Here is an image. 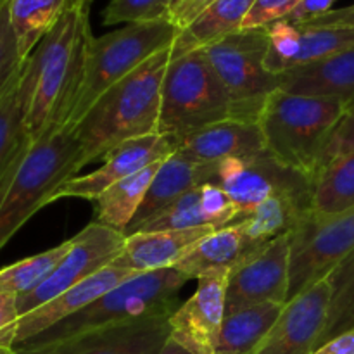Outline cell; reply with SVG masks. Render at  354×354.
Wrapping results in <instances>:
<instances>
[{
    "label": "cell",
    "mask_w": 354,
    "mask_h": 354,
    "mask_svg": "<svg viewBox=\"0 0 354 354\" xmlns=\"http://www.w3.org/2000/svg\"><path fill=\"white\" fill-rule=\"evenodd\" d=\"M90 10L68 9L21 69L24 128L30 142L54 128H66L85 69L86 50L93 37Z\"/></svg>",
    "instance_id": "obj_1"
},
{
    "label": "cell",
    "mask_w": 354,
    "mask_h": 354,
    "mask_svg": "<svg viewBox=\"0 0 354 354\" xmlns=\"http://www.w3.org/2000/svg\"><path fill=\"white\" fill-rule=\"evenodd\" d=\"M171 61V47L135 69L107 90L75 127L80 168L131 138L158 133L161 88Z\"/></svg>",
    "instance_id": "obj_2"
},
{
    "label": "cell",
    "mask_w": 354,
    "mask_h": 354,
    "mask_svg": "<svg viewBox=\"0 0 354 354\" xmlns=\"http://www.w3.org/2000/svg\"><path fill=\"white\" fill-rule=\"evenodd\" d=\"M80 144L69 128L30 142L0 185V251L54 194L80 171Z\"/></svg>",
    "instance_id": "obj_3"
},
{
    "label": "cell",
    "mask_w": 354,
    "mask_h": 354,
    "mask_svg": "<svg viewBox=\"0 0 354 354\" xmlns=\"http://www.w3.org/2000/svg\"><path fill=\"white\" fill-rule=\"evenodd\" d=\"M346 111L348 104L339 99L275 90L258 118L266 152L313 180L328 137Z\"/></svg>",
    "instance_id": "obj_4"
},
{
    "label": "cell",
    "mask_w": 354,
    "mask_h": 354,
    "mask_svg": "<svg viewBox=\"0 0 354 354\" xmlns=\"http://www.w3.org/2000/svg\"><path fill=\"white\" fill-rule=\"evenodd\" d=\"M187 282L189 279L175 268L137 273L93 301L85 310L24 344H45L111 325L169 318L178 310L180 292Z\"/></svg>",
    "instance_id": "obj_5"
},
{
    "label": "cell",
    "mask_w": 354,
    "mask_h": 354,
    "mask_svg": "<svg viewBox=\"0 0 354 354\" xmlns=\"http://www.w3.org/2000/svg\"><path fill=\"white\" fill-rule=\"evenodd\" d=\"M180 30L169 19L124 24L102 37H92L85 69L66 128L75 130L90 107L116 83L159 52L173 47Z\"/></svg>",
    "instance_id": "obj_6"
},
{
    "label": "cell",
    "mask_w": 354,
    "mask_h": 354,
    "mask_svg": "<svg viewBox=\"0 0 354 354\" xmlns=\"http://www.w3.org/2000/svg\"><path fill=\"white\" fill-rule=\"evenodd\" d=\"M234 118L230 99L201 50L173 54L161 88L158 133L176 138Z\"/></svg>",
    "instance_id": "obj_7"
},
{
    "label": "cell",
    "mask_w": 354,
    "mask_h": 354,
    "mask_svg": "<svg viewBox=\"0 0 354 354\" xmlns=\"http://www.w3.org/2000/svg\"><path fill=\"white\" fill-rule=\"evenodd\" d=\"M230 99L235 120L258 121L263 106L280 88L279 76L266 69V28L239 30L201 48Z\"/></svg>",
    "instance_id": "obj_8"
},
{
    "label": "cell",
    "mask_w": 354,
    "mask_h": 354,
    "mask_svg": "<svg viewBox=\"0 0 354 354\" xmlns=\"http://www.w3.org/2000/svg\"><path fill=\"white\" fill-rule=\"evenodd\" d=\"M289 299L327 279L354 251V207L322 216L310 211L290 230Z\"/></svg>",
    "instance_id": "obj_9"
},
{
    "label": "cell",
    "mask_w": 354,
    "mask_h": 354,
    "mask_svg": "<svg viewBox=\"0 0 354 354\" xmlns=\"http://www.w3.org/2000/svg\"><path fill=\"white\" fill-rule=\"evenodd\" d=\"M213 183L220 185L234 201L241 220L273 196L311 199L313 194V180L282 165L266 151L251 158H232L216 162Z\"/></svg>",
    "instance_id": "obj_10"
},
{
    "label": "cell",
    "mask_w": 354,
    "mask_h": 354,
    "mask_svg": "<svg viewBox=\"0 0 354 354\" xmlns=\"http://www.w3.org/2000/svg\"><path fill=\"white\" fill-rule=\"evenodd\" d=\"M69 241V251L50 275L33 290L17 297L21 317L111 265L123 251L127 235L92 221Z\"/></svg>",
    "instance_id": "obj_11"
},
{
    "label": "cell",
    "mask_w": 354,
    "mask_h": 354,
    "mask_svg": "<svg viewBox=\"0 0 354 354\" xmlns=\"http://www.w3.org/2000/svg\"><path fill=\"white\" fill-rule=\"evenodd\" d=\"M290 286V239L280 235L252 249L228 272L227 313L263 303L286 304Z\"/></svg>",
    "instance_id": "obj_12"
},
{
    "label": "cell",
    "mask_w": 354,
    "mask_h": 354,
    "mask_svg": "<svg viewBox=\"0 0 354 354\" xmlns=\"http://www.w3.org/2000/svg\"><path fill=\"white\" fill-rule=\"evenodd\" d=\"M332 287L328 279L287 301L263 341L249 354H311L327 327Z\"/></svg>",
    "instance_id": "obj_13"
},
{
    "label": "cell",
    "mask_w": 354,
    "mask_h": 354,
    "mask_svg": "<svg viewBox=\"0 0 354 354\" xmlns=\"http://www.w3.org/2000/svg\"><path fill=\"white\" fill-rule=\"evenodd\" d=\"M230 270H211L197 279V290L169 317V337L192 354H213L227 315Z\"/></svg>",
    "instance_id": "obj_14"
},
{
    "label": "cell",
    "mask_w": 354,
    "mask_h": 354,
    "mask_svg": "<svg viewBox=\"0 0 354 354\" xmlns=\"http://www.w3.org/2000/svg\"><path fill=\"white\" fill-rule=\"evenodd\" d=\"M169 318L111 325L45 344L17 346V354H158L169 337Z\"/></svg>",
    "instance_id": "obj_15"
},
{
    "label": "cell",
    "mask_w": 354,
    "mask_h": 354,
    "mask_svg": "<svg viewBox=\"0 0 354 354\" xmlns=\"http://www.w3.org/2000/svg\"><path fill=\"white\" fill-rule=\"evenodd\" d=\"M175 152L173 138L161 133L131 138L123 142L104 156V165L95 171L83 176H75L62 183L54 194V201L76 197V199L95 201L106 189L114 183L162 161ZM52 201V203H54Z\"/></svg>",
    "instance_id": "obj_16"
},
{
    "label": "cell",
    "mask_w": 354,
    "mask_h": 354,
    "mask_svg": "<svg viewBox=\"0 0 354 354\" xmlns=\"http://www.w3.org/2000/svg\"><path fill=\"white\" fill-rule=\"evenodd\" d=\"M266 31L268 52L265 66L275 76L330 57L354 45V28H299L282 19L266 26Z\"/></svg>",
    "instance_id": "obj_17"
},
{
    "label": "cell",
    "mask_w": 354,
    "mask_h": 354,
    "mask_svg": "<svg viewBox=\"0 0 354 354\" xmlns=\"http://www.w3.org/2000/svg\"><path fill=\"white\" fill-rule=\"evenodd\" d=\"M133 275H137V273H131L111 263L106 268L99 270L97 273L90 275L88 279L82 280L80 283L73 286L71 289L64 290L59 296H55L54 299L38 306L37 310L23 315L16 328L14 348L31 341L33 337L48 330V328L64 322L66 318L85 310L93 301H97L100 296H104L111 289L118 287Z\"/></svg>",
    "instance_id": "obj_18"
},
{
    "label": "cell",
    "mask_w": 354,
    "mask_h": 354,
    "mask_svg": "<svg viewBox=\"0 0 354 354\" xmlns=\"http://www.w3.org/2000/svg\"><path fill=\"white\" fill-rule=\"evenodd\" d=\"M175 152L197 165H213L232 158H251L265 152L258 121H220L176 138Z\"/></svg>",
    "instance_id": "obj_19"
},
{
    "label": "cell",
    "mask_w": 354,
    "mask_h": 354,
    "mask_svg": "<svg viewBox=\"0 0 354 354\" xmlns=\"http://www.w3.org/2000/svg\"><path fill=\"white\" fill-rule=\"evenodd\" d=\"M241 221V213L228 194L214 183H204L183 194L178 201L152 218L137 232L227 228ZM135 232V234H137Z\"/></svg>",
    "instance_id": "obj_20"
},
{
    "label": "cell",
    "mask_w": 354,
    "mask_h": 354,
    "mask_svg": "<svg viewBox=\"0 0 354 354\" xmlns=\"http://www.w3.org/2000/svg\"><path fill=\"white\" fill-rule=\"evenodd\" d=\"M211 232H214V228L199 227L189 230L137 232L127 235L123 251L114 259L113 265L131 273L175 268L176 263L185 258L194 245Z\"/></svg>",
    "instance_id": "obj_21"
},
{
    "label": "cell",
    "mask_w": 354,
    "mask_h": 354,
    "mask_svg": "<svg viewBox=\"0 0 354 354\" xmlns=\"http://www.w3.org/2000/svg\"><path fill=\"white\" fill-rule=\"evenodd\" d=\"M214 168H216V162L197 165V162L182 158L176 152L168 156L156 171L151 187L145 194L144 203L138 207L137 214L131 220L124 235H131L140 230L147 221L158 216L161 211L171 206L189 190L204 185V183H213Z\"/></svg>",
    "instance_id": "obj_22"
},
{
    "label": "cell",
    "mask_w": 354,
    "mask_h": 354,
    "mask_svg": "<svg viewBox=\"0 0 354 354\" xmlns=\"http://www.w3.org/2000/svg\"><path fill=\"white\" fill-rule=\"evenodd\" d=\"M280 88L292 93L330 97L354 102V45L311 64L299 66L279 76Z\"/></svg>",
    "instance_id": "obj_23"
},
{
    "label": "cell",
    "mask_w": 354,
    "mask_h": 354,
    "mask_svg": "<svg viewBox=\"0 0 354 354\" xmlns=\"http://www.w3.org/2000/svg\"><path fill=\"white\" fill-rule=\"evenodd\" d=\"M256 248L258 245L249 241L241 225L235 223L201 239L192 251L176 263L175 270L189 280L199 279L211 270H232Z\"/></svg>",
    "instance_id": "obj_24"
},
{
    "label": "cell",
    "mask_w": 354,
    "mask_h": 354,
    "mask_svg": "<svg viewBox=\"0 0 354 354\" xmlns=\"http://www.w3.org/2000/svg\"><path fill=\"white\" fill-rule=\"evenodd\" d=\"M254 0H216L189 28L180 31L173 44V54L199 50L235 31L242 30Z\"/></svg>",
    "instance_id": "obj_25"
},
{
    "label": "cell",
    "mask_w": 354,
    "mask_h": 354,
    "mask_svg": "<svg viewBox=\"0 0 354 354\" xmlns=\"http://www.w3.org/2000/svg\"><path fill=\"white\" fill-rule=\"evenodd\" d=\"M286 304L263 303L225 315L214 353L249 354L263 341Z\"/></svg>",
    "instance_id": "obj_26"
},
{
    "label": "cell",
    "mask_w": 354,
    "mask_h": 354,
    "mask_svg": "<svg viewBox=\"0 0 354 354\" xmlns=\"http://www.w3.org/2000/svg\"><path fill=\"white\" fill-rule=\"evenodd\" d=\"M162 161L154 162L149 168L142 169V171L135 173V175L128 176V178L121 180V182L114 183L109 189L104 190L93 201L97 204V214L93 221L124 234L135 214H137L138 207L144 203L145 194H147L152 178H154L156 171Z\"/></svg>",
    "instance_id": "obj_27"
},
{
    "label": "cell",
    "mask_w": 354,
    "mask_h": 354,
    "mask_svg": "<svg viewBox=\"0 0 354 354\" xmlns=\"http://www.w3.org/2000/svg\"><path fill=\"white\" fill-rule=\"evenodd\" d=\"M311 211V199L296 196H273L245 214L239 225L256 245L290 234L301 218Z\"/></svg>",
    "instance_id": "obj_28"
},
{
    "label": "cell",
    "mask_w": 354,
    "mask_h": 354,
    "mask_svg": "<svg viewBox=\"0 0 354 354\" xmlns=\"http://www.w3.org/2000/svg\"><path fill=\"white\" fill-rule=\"evenodd\" d=\"M354 207V151L335 158L313 178L311 211L322 216Z\"/></svg>",
    "instance_id": "obj_29"
},
{
    "label": "cell",
    "mask_w": 354,
    "mask_h": 354,
    "mask_svg": "<svg viewBox=\"0 0 354 354\" xmlns=\"http://www.w3.org/2000/svg\"><path fill=\"white\" fill-rule=\"evenodd\" d=\"M24 62V61H23ZM21 69L12 75L0 93V185L19 159L30 138L24 128V104L21 95Z\"/></svg>",
    "instance_id": "obj_30"
},
{
    "label": "cell",
    "mask_w": 354,
    "mask_h": 354,
    "mask_svg": "<svg viewBox=\"0 0 354 354\" xmlns=\"http://www.w3.org/2000/svg\"><path fill=\"white\" fill-rule=\"evenodd\" d=\"M10 24L21 59L35 50L68 7V0H9Z\"/></svg>",
    "instance_id": "obj_31"
},
{
    "label": "cell",
    "mask_w": 354,
    "mask_h": 354,
    "mask_svg": "<svg viewBox=\"0 0 354 354\" xmlns=\"http://www.w3.org/2000/svg\"><path fill=\"white\" fill-rule=\"evenodd\" d=\"M69 245H71V241L68 239L55 248L38 252L30 258H24L0 270V292L14 294V296L19 297L33 290L61 263L66 252L69 251Z\"/></svg>",
    "instance_id": "obj_32"
},
{
    "label": "cell",
    "mask_w": 354,
    "mask_h": 354,
    "mask_svg": "<svg viewBox=\"0 0 354 354\" xmlns=\"http://www.w3.org/2000/svg\"><path fill=\"white\" fill-rule=\"evenodd\" d=\"M327 279L332 287V297L320 346L354 327V251L328 273Z\"/></svg>",
    "instance_id": "obj_33"
},
{
    "label": "cell",
    "mask_w": 354,
    "mask_h": 354,
    "mask_svg": "<svg viewBox=\"0 0 354 354\" xmlns=\"http://www.w3.org/2000/svg\"><path fill=\"white\" fill-rule=\"evenodd\" d=\"M169 6L171 0H109L102 10V23L114 26L168 19Z\"/></svg>",
    "instance_id": "obj_34"
},
{
    "label": "cell",
    "mask_w": 354,
    "mask_h": 354,
    "mask_svg": "<svg viewBox=\"0 0 354 354\" xmlns=\"http://www.w3.org/2000/svg\"><path fill=\"white\" fill-rule=\"evenodd\" d=\"M23 59L17 48L16 35H14L12 24L9 17V7L0 10V93L6 88L14 73L21 68Z\"/></svg>",
    "instance_id": "obj_35"
},
{
    "label": "cell",
    "mask_w": 354,
    "mask_h": 354,
    "mask_svg": "<svg viewBox=\"0 0 354 354\" xmlns=\"http://www.w3.org/2000/svg\"><path fill=\"white\" fill-rule=\"evenodd\" d=\"M299 2L301 0H254V6L242 24V30L266 28L277 21L286 19L299 6Z\"/></svg>",
    "instance_id": "obj_36"
},
{
    "label": "cell",
    "mask_w": 354,
    "mask_h": 354,
    "mask_svg": "<svg viewBox=\"0 0 354 354\" xmlns=\"http://www.w3.org/2000/svg\"><path fill=\"white\" fill-rule=\"evenodd\" d=\"M351 151H354V102L349 104L346 114L339 121V124L332 131L330 137H328L327 145L324 149V154H322L318 171L324 166H327L330 161H334L335 158H339L342 154H348Z\"/></svg>",
    "instance_id": "obj_37"
},
{
    "label": "cell",
    "mask_w": 354,
    "mask_h": 354,
    "mask_svg": "<svg viewBox=\"0 0 354 354\" xmlns=\"http://www.w3.org/2000/svg\"><path fill=\"white\" fill-rule=\"evenodd\" d=\"M19 306L17 296L7 292H0V346L14 348V337L19 324Z\"/></svg>",
    "instance_id": "obj_38"
},
{
    "label": "cell",
    "mask_w": 354,
    "mask_h": 354,
    "mask_svg": "<svg viewBox=\"0 0 354 354\" xmlns=\"http://www.w3.org/2000/svg\"><path fill=\"white\" fill-rule=\"evenodd\" d=\"M216 0H171L168 19L183 31Z\"/></svg>",
    "instance_id": "obj_39"
},
{
    "label": "cell",
    "mask_w": 354,
    "mask_h": 354,
    "mask_svg": "<svg viewBox=\"0 0 354 354\" xmlns=\"http://www.w3.org/2000/svg\"><path fill=\"white\" fill-rule=\"evenodd\" d=\"M337 0H301L299 6L289 14L283 21L294 26H303V24L310 23V21L317 19V17L324 16L328 10H332V6Z\"/></svg>",
    "instance_id": "obj_40"
},
{
    "label": "cell",
    "mask_w": 354,
    "mask_h": 354,
    "mask_svg": "<svg viewBox=\"0 0 354 354\" xmlns=\"http://www.w3.org/2000/svg\"><path fill=\"white\" fill-rule=\"evenodd\" d=\"M320 26H344L354 28V6L342 7V9H332L324 16L310 21L299 28H320Z\"/></svg>",
    "instance_id": "obj_41"
},
{
    "label": "cell",
    "mask_w": 354,
    "mask_h": 354,
    "mask_svg": "<svg viewBox=\"0 0 354 354\" xmlns=\"http://www.w3.org/2000/svg\"><path fill=\"white\" fill-rule=\"evenodd\" d=\"M311 354H354V327L315 349Z\"/></svg>",
    "instance_id": "obj_42"
},
{
    "label": "cell",
    "mask_w": 354,
    "mask_h": 354,
    "mask_svg": "<svg viewBox=\"0 0 354 354\" xmlns=\"http://www.w3.org/2000/svg\"><path fill=\"white\" fill-rule=\"evenodd\" d=\"M158 354H192L189 349L183 348L182 344H178L176 341H173L171 337H168V341L165 342V346L161 348V351Z\"/></svg>",
    "instance_id": "obj_43"
},
{
    "label": "cell",
    "mask_w": 354,
    "mask_h": 354,
    "mask_svg": "<svg viewBox=\"0 0 354 354\" xmlns=\"http://www.w3.org/2000/svg\"><path fill=\"white\" fill-rule=\"evenodd\" d=\"M90 6H92V0H68V7H71V9L90 10Z\"/></svg>",
    "instance_id": "obj_44"
},
{
    "label": "cell",
    "mask_w": 354,
    "mask_h": 354,
    "mask_svg": "<svg viewBox=\"0 0 354 354\" xmlns=\"http://www.w3.org/2000/svg\"><path fill=\"white\" fill-rule=\"evenodd\" d=\"M0 354H17L16 348H6V346H0Z\"/></svg>",
    "instance_id": "obj_45"
},
{
    "label": "cell",
    "mask_w": 354,
    "mask_h": 354,
    "mask_svg": "<svg viewBox=\"0 0 354 354\" xmlns=\"http://www.w3.org/2000/svg\"><path fill=\"white\" fill-rule=\"evenodd\" d=\"M7 3H9V0H0V10H2Z\"/></svg>",
    "instance_id": "obj_46"
},
{
    "label": "cell",
    "mask_w": 354,
    "mask_h": 354,
    "mask_svg": "<svg viewBox=\"0 0 354 354\" xmlns=\"http://www.w3.org/2000/svg\"><path fill=\"white\" fill-rule=\"evenodd\" d=\"M213 354H218V353H213Z\"/></svg>",
    "instance_id": "obj_47"
}]
</instances>
